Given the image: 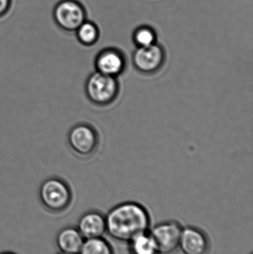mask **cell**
Wrapping results in <instances>:
<instances>
[{
    "label": "cell",
    "instance_id": "1",
    "mask_svg": "<svg viewBox=\"0 0 253 254\" xmlns=\"http://www.w3.org/2000/svg\"><path fill=\"white\" fill-rule=\"evenodd\" d=\"M106 232L119 242H127L147 232L150 219L145 207L136 202H124L113 207L105 216Z\"/></svg>",
    "mask_w": 253,
    "mask_h": 254
},
{
    "label": "cell",
    "instance_id": "2",
    "mask_svg": "<svg viewBox=\"0 0 253 254\" xmlns=\"http://www.w3.org/2000/svg\"><path fill=\"white\" fill-rule=\"evenodd\" d=\"M39 198L46 210L53 213H62L71 204L72 192L65 181L50 178L40 185Z\"/></svg>",
    "mask_w": 253,
    "mask_h": 254
},
{
    "label": "cell",
    "instance_id": "3",
    "mask_svg": "<svg viewBox=\"0 0 253 254\" xmlns=\"http://www.w3.org/2000/svg\"><path fill=\"white\" fill-rule=\"evenodd\" d=\"M120 85L117 77L95 71L86 79L85 92L95 105L104 107L112 104L118 96Z\"/></svg>",
    "mask_w": 253,
    "mask_h": 254
},
{
    "label": "cell",
    "instance_id": "4",
    "mask_svg": "<svg viewBox=\"0 0 253 254\" xmlns=\"http://www.w3.org/2000/svg\"><path fill=\"white\" fill-rule=\"evenodd\" d=\"M53 19L62 31L75 32L86 20V9L77 0H60L53 7Z\"/></svg>",
    "mask_w": 253,
    "mask_h": 254
},
{
    "label": "cell",
    "instance_id": "5",
    "mask_svg": "<svg viewBox=\"0 0 253 254\" xmlns=\"http://www.w3.org/2000/svg\"><path fill=\"white\" fill-rule=\"evenodd\" d=\"M68 143L77 155L90 156L98 148L99 137L93 127L86 124H79L68 131Z\"/></svg>",
    "mask_w": 253,
    "mask_h": 254
},
{
    "label": "cell",
    "instance_id": "6",
    "mask_svg": "<svg viewBox=\"0 0 253 254\" xmlns=\"http://www.w3.org/2000/svg\"><path fill=\"white\" fill-rule=\"evenodd\" d=\"M166 60L164 49L157 43L138 47L132 55L134 67L144 74H153L161 69Z\"/></svg>",
    "mask_w": 253,
    "mask_h": 254
},
{
    "label": "cell",
    "instance_id": "7",
    "mask_svg": "<svg viewBox=\"0 0 253 254\" xmlns=\"http://www.w3.org/2000/svg\"><path fill=\"white\" fill-rule=\"evenodd\" d=\"M182 228L178 222H167L156 225L150 233L159 254H172L178 249Z\"/></svg>",
    "mask_w": 253,
    "mask_h": 254
},
{
    "label": "cell",
    "instance_id": "8",
    "mask_svg": "<svg viewBox=\"0 0 253 254\" xmlns=\"http://www.w3.org/2000/svg\"><path fill=\"white\" fill-rule=\"evenodd\" d=\"M95 66L98 72L117 77L124 72L126 60L123 54L117 49H104L97 55Z\"/></svg>",
    "mask_w": 253,
    "mask_h": 254
},
{
    "label": "cell",
    "instance_id": "9",
    "mask_svg": "<svg viewBox=\"0 0 253 254\" xmlns=\"http://www.w3.org/2000/svg\"><path fill=\"white\" fill-rule=\"evenodd\" d=\"M183 254H206L209 241L204 233L193 227L182 228L179 246Z\"/></svg>",
    "mask_w": 253,
    "mask_h": 254
},
{
    "label": "cell",
    "instance_id": "10",
    "mask_svg": "<svg viewBox=\"0 0 253 254\" xmlns=\"http://www.w3.org/2000/svg\"><path fill=\"white\" fill-rule=\"evenodd\" d=\"M77 228L85 240L102 237L106 232L105 217L99 212H87L79 219Z\"/></svg>",
    "mask_w": 253,
    "mask_h": 254
},
{
    "label": "cell",
    "instance_id": "11",
    "mask_svg": "<svg viewBox=\"0 0 253 254\" xmlns=\"http://www.w3.org/2000/svg\"><path fill=\"white\" fill-rule=\"evenodd\" d=\"M84 240L77 228L65 227L56 234V247L61 253L78 254Z\"/></svg>",
    "mask_w": 253,
    "mask_h": 254
},
{
    "label": "cell",
    "instance_id": "12",
    "mask_svg": "<svg viewBox=\"0 0 253 254\" xmlns=\"http://www.w3.org/2000/svg\"><path fill=\"white\" fill-rule=\"evenodd\" d=\"M129 243L131 254H159L154 240L147 232L138 234Z\"/></svg>",
    "mask_w": 253,
    "mask_h": 254
},
{
    "label": "cell",
    "instance_id": "13",
    "mask_svg": "<svg viewBox=\"0 0 253 254\" xmlns=\"http://www.w3.org/2000/svg\"><path fill=\"white\" fill-rule=\"evenodd\" d=\"M76 37L79 43L85 46H92L98 42L100 32L98 26L90 21H85L76 30Z\"/></svg>",
    "mask_w": 253,
    "mask_h": 254
},
{
    "label": "cell",
    "instance_id": "14",
    "mask_svg": "<svg viewBox=\"0 0 253 254\" xmlns=\"http://www.w3.org/2000/svg\"><path fill=\"white\" fill-rule=\"evenodd\" d=\"M78 254H114L109 243L102 237L84 240Z\"/></svg>",
    "mask_w": 253,
    "mask_h": 254
},
{
    "label": "cell",
    "instance_id": "15",
    "mask_svg": "<svg viewBox=\"0 0 253 254\" xmlns=\"http://www.w3.org/2000/svg\"><path fill=\"white\" fill-rule=\"evenodd\" d=\"M134 42L138 47H147L156 43V34L152 28L141 27L134 34Z\"/></svg>",
    "mask_w": 253,
    "mask_h": 254
},
{
    "label": "cell",
    "instance_id": "16",
    "mask_svg": "<svg viewBox=\"0 0 253 254\" xmlns=\"http://www.w3.org/2000/svg\"><path fill=\"white\" fill-rule=\"evenodd\" d=\"M12 5V0H0V18L5 16Z\"/></svg>",
    "mask_w": 253,
    "mask_h": 254
},
{
    "label": "cell",
    "instance_id": "17",
    "mask_svg": "<svg viewBox=\"0 0 253 254\" xmlns=\"http://www.w3.org/2000/svg\"><path fill=\"white\" fill-rule=\"evenodd\" d=\"M0 254H16L15 253H13V252H1Z\"/></svg>",
    "mask_w": 253,
    "mask_h": 254
},
{
    "label": "cell",
    "instance_id": "18",
    "mask_svg": "<svg viewBox=\"0 0 253 254\" xmlns=\"http://www.w3.org/2000/svg\"><path fill=\"white\" fill-rule=\"evenodd\" d=\"M56 254H66L61 253V252H59V253H57Z\"/></svg>",
    "mask_w": 253,
    "mask_h": 254
},
{
    "label": "cell",
    "instance_id": "19",
    "mask_svg": "<svg viewBox=\"0 0 253 254\" xmlns=\"http://www.w3.org/2000/svg\"></svg>",
    "mask_w": 253,
    "mask_h": 254
}]
</instances>
